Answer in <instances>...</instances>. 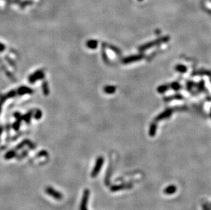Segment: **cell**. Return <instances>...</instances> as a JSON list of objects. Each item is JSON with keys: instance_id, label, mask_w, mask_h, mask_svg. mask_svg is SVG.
<instances>
[{"instance_id": "cell-1", "label": "cell", "mask_w": 211, "mask_h": 210, "mask_svg": "<svg viewBox=\"0 0 211 210\" xmlns=\"http://www.w3.org/2000/svg\"><path fill=\"white\" fill-rule=\"evenodd\" d=\"M169 36H164V37L158 38V39H156L155 40L151 41V42H148V43H146V44L142 45V47H139V50L141 51H144L147 49H150V48H152V47H154L155 46H157V45L162 44V43L167 42V41H169Z\"/></svg>"}, {"instance_id": "cell-2", "label": "cell", "mask_w": 211, "mask_h": 210, "mask_svg": "<svg viewBox=\"0 0 211 210\" xmlns=\"http://www.w3.org/2000/svg\"><path fill=\"white\" fill-rule=\"evenodd\" d=\"M104 163V158L103 157H99L97 158L96 163H95V165L94 166V168L91 173V177L94 178L96 177L97 175H99V173L101 171V169L102 168V166L103 165Z\"/></svg>"}, {"instance_id": "cell-3", "label": "cell", "mask_w": 211, "mask_h": 210, "mask_svg": "<svg viewBox=\"0 0 211 210\" xmlns=\"http://www.w3.org/2000/svg\"><path fill=\"white\" fill-rule=\"evenodd\" d=\"M90 197V190L86 189L84 190L83 194L82 199H81L79 210H88V203Z\"/></svg>"}, {"instance_id": "cell-4", "label": "cell", "mask_w": 211, "mask_h": 210, "mask_svg": "<svg viewBox=\"0 0 211 210\" xmlns=\"http://www.w3.org/2000/svg\"><path fill=\"white\" fill-rule=\"evenodd\" d=\"M45 192L47 195L51 196V197H53V198H55L56 200H62L63 198V195L62 193H60V192L57 191L55 189L51 188V187H47L45 189Z\"/></svg>"}, {"instance_id": "cell-5", "label": "cell", "mask_w": 211, "mask_h": 210, "mask_svg": "<svg viewBox=\"0 0 211 210\" xmlns=\"http://www.w3.org/2000/svg\"><path fill=\"white\" fill-rule=\"evenodd\" d=\"M133 185L131 183H126V184H122L118 185H115L111 187L110 190L112 192H118L120 190H128V189H131L133 188Z\"/></svg>"}, {"instance_id": "cell-6", "label": "cell", "mask_w": 211, "mask_h": 210, "mask_svg": "<svg viewBox=\"0 0 211 210\" xmlns=\"http://www.w3.org/2000/svg\"><path fill=\"white\" fill-rule=\"evenodd\" d=\"M172 113V109H167L166 111H163V113H161L160 115H158L157 117L155 118V122H158V121H161L162 120H164V119L168 118L171 116Z\"/></svg>"}, {"instance_id": "cell-7", "label": "cell", "mask_w": 211, "mask_h": 210, "mask_svg": "<svg viewBox=\"0 0 211 210\" xmlns=\"http://www.w3.org/2000/svg\"><path fill=\"white\" fill-rule=\"evenodd\" d=\"M177 191V187L175 185H169L167 186L164 190H163V193L166 195H172L173 194L176 193Z\"/></svg>"}, {"instance_id": "cell-8", "label": "cell", "mask_w": 211, "mask_h": 210, "mask_svg": "<svg viewBox=\"0 0 211 210\" xmlns=\"http://www.w3.org/2000/svg\"><path fill=\"white\" fill-rule=\"evenodd\" d=\"M144 55H134L129 57V58H127L126 59H124V63H131L133 62V61H139L141 59H142L144 58Z\"/></svg>"}, {"instance_id": "cell-9", "label": "cell", "mask_w": 211, "mask_h": 210, "mask_svg": "<svg viewBox=\"0 0 211 210\" xmlns=\"http://www.w3.org/2000/svg\"><path fill=\"white\" fill-rule=\"evenodd\" d=\"M156 128H157V125H156V122H153L150 124V125L149 135L152 136V137H153V136L156 134Z\"/></svg>"}, {"instance_id": "cell-10", "label": "cell", "mask_w": 211, "mask_h": 210, "mask_svg": "<svg viewBox=\"0 0 211 210\" xmlns=\"http://www.w3.org/2000/svg\"><path fill=\"white\" fill-rule=\"evenodd\" d=\"M175 70H176V71H178L179 72L185 73V72H187V68L185 66L182 65V64H178V65L176 66Z\"/></svg>"}, {"instance_id": "cell-11", "label": "cell", "mask_w": 211, "mask_h": 210, "mask_svg": "<svg viewBox=\"0 0 211 210\" xmlns=\"http://www.w3.org/2000/svg\"><path fill=\"white\" fill-rule=\"evenodd\" d=\"M170 85H163L158 87L157 88V92L160 93H163L166 92L167 90L169 89Z\"/></svg>"}, {"instance_id": "cell-12", "label": "cell", "mask_w": 211, "mask_h": 210, "mask_svg": "<svg viewBox=\"0 0 211 210\" xmlns=\"http://www.w3.org/2000/svg\"><path fill=\"white\" fill-rule=\"evenodd\" d=\"M183 98V97L181 95H174L172 96L167 97L165 98V101H170V100H182Z\"/></svg>"}, {"instance_id": "cell-13", "label": "cell", "mask_w": 211, "mask_h": 210, "mask_svg": "<svg viewBox=\"0 0 211 210\" xmlns=\"http://www.w3.org/2000/svg\"><path fill=\"white\" fill-rule=\"evenodd\" d=\"M170 87H171L172 89H173V90L175 91H178L181 88V85L178 82H174V83H172L171 85H170Z\"/></svg>"}, {"instance_id": "cell-14", "label": "cell", "mask_w": 211, "mask_h": 210, "mask_svg": "<svg viewBox=\"0 0 211 210\" xmlns=\"http://www.w3.org/2000/svg\"><path fill=\"white\" fill-rule=\"evenodd\" d=\"M15 156V153L14 152H8L7 154H6V155L5 156V158L7 160L8 159H10V158H13Z\"/></svg>"}, {"instance_id": "cell-15", "label": "cell", "mask_w": 211, "mask_h": 210, "mask_svg": "<svg viewBox=\"0 0 211 210\" xmlns=\"http://www.w3.org/2000/svg\"><path fill=\"white\" fill-rule=\"evenodd\" d=\"M193 74H207L210 75V73L208 71H199V72H196Z\"/></svg>"}, {"instance_id": "cell-16", "label": "cell", "mask_w": 211, "mask_h": 210, "mask_svg": "<svg viewBox=\"0 0 211 210\" xmlns=\"http://www.w3.org/2000/svg\"><path fill=\"white\" fill-rule=\"evenodd\" d=\"M202 207H203V210H211L210 207V205H208L207 203H204L202 205Z\"/></svg>"}, {"instance_id": "cell-17", "label": "cell", "mask_w": 211, "mask_h": 210, "mask_svg": "<svg viewBox=\"0 0 211 210\" xmlns=\"http://www.w3.org/2000/svg\"><path fill=\"white\" fill-rule=\"evenodd\" d=\"M198 88L199 90H203V89L204 88V82L203 81L199 82V83L198 84Z\"/></svg>"}, {"instance_id": "cell-18", "label": "cell", "mask_w": 211, "mask_h": 210, "mask_svg": "<svg viewBox=\"0 0 211 210\" xmlns=\"http://www.w3.org/2000/svg\"><path fill=\"white\" fill-rule=\"evenodd\" d=\"M210 209H211V203H210Z\"/></svg>"}, {"instance_id": "cell-19", "label": "cell", "mask_w": 211, "mask_h": 210, "mask_svg": "<svg viewBox=\"0 0 211 210\" xmlns=\"http://www.w3.org/2000/svg\"><path fill=\"white\" fill-rule=\"evenodd\" d=\"M210 117H211V110H210Z\"/></svg>"}]
</instances>
